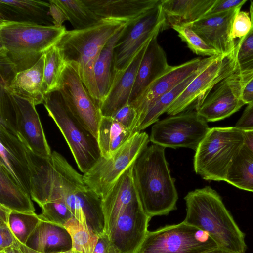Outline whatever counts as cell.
Instances as JSON below:
<instances>
[{"instance_id":"6da1fadb","label":"cell","mask_w":253,"mask_h":253,"mask_svg":"<svg viewBox=\"0 0 253 253\" xmlns=\"http://www.w3.org/2000/svg\"><path fill=\"white\" fill-rule=\"evenodd\" d=\"M165 147L147 146L133 164V177L143 208L152 218L176 209L178 194L165 154Z\"/></svg>"},{"instance_id":"7a4b0ae2","label":"cell","mask_w":253,"mask_h":253,"mask_svg":"<svg viewBox=\"0 0 253 253\" xmlns=\"http://www.w3.org/2000/svg\"><path fill=\"white\" fill-rule=\"evenodd\" d=\"M184 200V222L207 232L220 247L245 253V234L214 190L210 186L197 189L188 193Z\"/></svg>"},{"instance_id":"3957f363","label":"cell","mask_w":253,"mask_h":253,"mask_svg":"<svg viewBox=\"0 0 253 253\" xmlns=\"http://www.w3.org/2000/svg\"><path fill=\"white\" fill-rule=\"evenodd\" d=\"M65 27L0 20V60L16 73L34 66L56 45Z\"/></svg>"},{"instance_id":"277c9868","label":"cell","mask_w":253,"mask_h":253,"mask_svg":"<svg viewBox=\"0 0 253 253\" xmlns=\"http://www.w3.org/2000/svg\"><path fill=\"white\" fill-rule=\"evenodd\" d=\"M127 24L118 20H102L87 28L66 30L56 45L65 62L78 64L84 85L99 106L100 96L93 71L95 62L109 40Z\"/></svg>"},{"instance_id":"5b68a950","label":"cell","mask_w":253,"mask_h":253,"mask_svg":"<svg viewBox=\"0 0 253 253\" xmlns=\"http://www.w3.org/2000/svg\"><path fill=\"white\" fill-rule=\"evenodd\" d=\"M244 143V131L235 126L210 128L195 151V172L206 180L225 181Z\"/></svg>"},{"instance_id":"8992f818","label":"cell","mask_w":253,"mask_h":253,"mask_svg":"<svg viewBox=\"0 0 253 253\" xmlns=\"http://www.w3.org/2000/svg\"><path fill=\"white\" fill-rule=\"evenodd\" d=\"M43 104L63 135L79 169L86 172L101 156L97 139L74 115L58 90L45 93Z\"/></svg>"},{"instance_id":"52a82bcc","label":"cell","mask_w":253,"mask_h":253,"mask_svg":"<svg viewBox=\"0 0 253 253\" xmlns=\"http://www.w3.org/2000/svg\"><path fill=\"white\" fill-rule=\"evenodd\" d=\"M218 246L207 232L182 221L148 231L138 253H203Z\"/></svg>"},{"instance_id":"ba28073f","label":"cell","mask_w":253,"mask_h":253,"mask_svg":"<svg viewBox=\"0 0 253 253\" xmlns=\"http://www.w3.org/2000/svg\"><path fill=\"white\" fill-rule=\"evenodd\" d=\"M149 137L137 132L109 158L102 156L84 173L86 184L103 199L120 176L135 161L148 146Z\"/></svg>"},{"instance_id":"9c48e42d","label":"cell","mask_w":253,"mask_h":253,"mask_svg":"<svg viewBox=\"0 0 253 253\" xmlns=\"http://www.w3.org/2000/svg\"><path fill=\"white\" fill-rule=\"evenodd\" d=\"M210 128L196 110H186L155 123L149 140L165 148L185 147L196 151Z\"/></svg>"},{"instance_id":"30bf717a","label":"cell","mask_w":253,"mask_h":253,"mask_svg":"<svg viewBox=\"0 0 253 253\" xmlns=\"http://www.w3.org/2000/svg\"><path fill=\"white\" fill-rule=\"evenodd\" d=\"M237 69L235 49L229 55L216 56L202 69L166 112L173 115L194 103L197 107L216 84Z\"/></svg>"},{"instance_id":"8fae6325","label":"cell","mask_w":253,"mask_h":253,"mask_svg":"<svg viewBox=\"0 0 253 253\" xmlns=\"http://www.w3.org/2000/svg\"><path fill=\"white\" fill-rule=\"evenodd\" d=\"M57 90L74 115L97 139L102 116L99 105L90 95L81 78L77 63L66 62Z\"/></svg>"},{"instance_id":"7c38bea8","label":"cell","mask_w":253,"mask_h":253,"mask_svg":"<svg viewBox=\"0 0 253 253\" xmlns=\"http://www.w3.org/2000/svg\"><path fill=\"white\" fill-rule=\"evenodd\" d=\"M252 78L253 73L242 74L237 69L216 84L195 110L207 122L230 116L245 105L241 93Z\"/></svg>"},{"instance_id":"4fadbf2b","label":"cell","mask_w":253,"mask_h":253,"mask_svg":"<svg viewBox=\"0 0 253 253\" xmlns=\"http://www.w3.org/2000/svg\"><path fill=\"white\" fill-rule=\"evenodd\" d=\"M165 21L160 3L138 20L127 24L114 49L113 73L125 69L147 41L164 31Z\"/></svg>"},{"instance_id":"5bb4252c","label":"cell","mask_w":253,"mask_h":253,"mask_svg":"<svg viewBox=\"0 0 253 253\" xmlns=\"http://www.w3.org/2000/svg\"><path fill=\"white\" fill-rule=\"evenodd\" d=\"M139 197L118 215L108 236L119 253H138L151 219Z\"/></svg>"},{"instance_id":"9a60e30c","label":"cell","mask_w":253,"mask_h":253,"mask_svg":"<svg viewBox=\"0 0 253 253\" xmlns=\"http://www.w3.org/2000/svg\"><path fill=\"white\" fill-rule=\"evenodd\" d=\"M242 7L240 6L223 12L206 15L184 26L191 28L221 55H229L235 48L236 43L232 35V25L236 15Z\"/></svg>"},{"instance_id":"2e32d148","label":"cell","mask_w":253,"mask_h":253,"mask_svg":"<svg viewBox=\"0 0 253 253\" xmlns=\"http://www.w3.org/2000/svg\"><path fill=\"white\" fill-rule=\"evenodd\" d=\"M204 61V58H195L180 65H169L153 81L139 97L130 104L137 112V124L147 110L159 98L171 90L194 73Z\"/></svg>"},{"instance_id":"e0dca14e","label":"cell","mask_w":253,"mask_h":253,"mask_svg":"<svg viewBox=\"0 0 253 253\" xmlns=\"http://www.w3.org/2000/svg\"><path fill=\"white\" fill-rule=\"evenodd\" d=\"M10 93L17 114V136L33 153L42 157H50L52 152L34 102Z\"/></svg>"},{"instance_id":"ac0fdd59","label":"cell","mask_w":253,"mask_h":253,"mask_svg":"<svg viewBox=\"0 0 253 253\" xmlns=\"http://www.w3.org/2000/svg\"><path fill=\"white\" fill-rule=\"evenodd\" d=\"M152 38L141 47L125 69L113 73L110 89L100 104L102 116L111 117L121 107L129 103L139 65Z\"/></svg>"},{"instance_id":"d6986e66","label":"cell","mask_w":253,"mask_h":253,"mask_svg":"<svg viewBox=\"0 0 253 253\" xmlns=\"http://www.w3.org/2000/svg\"><path fill=\"white\" fill-rule=\"evenodd\" d=\"M0 165L16 183L31 196L30 170L24 143L18 137L0 128Z\"/></svg>"},{"instance_id":"ffe728a7","label":"cell","mask_w":253,"mask_h":253,"mask_svg":"<svg viewBox=\"0 0 253 253\" xmlns=\"http://www.w3.org/2000/svg\"><path fill=\"white\" fill-rule=\"evenodd\" d=\"M100 20L110 19L130 24L158 5L161 0H83Z\"/></svg>"},{"instance_id":"44dd1931","label":"cell","mask_w":253,"mask_h":253,"mask_svg":"<svg viewBox=\"0 0 253 253\" xmlns=\"http://www.w3.org/2000/svg\"><path fill=\"white\" fill-rule=\"evenodd\" d=\"M134 163L120 176L102 199L104 233L108 235L119 213L139 197L133 177Z\"/></svg>"},{"instance_id":"7402d4cb","label":"cell","mask_w":253,"mask_h":253,"mask_svg":"<svg viewBox=\"0 0 253 253\" xmlns=\"http://www.w3.org/2000/svg\"><path fill=\"white\" fill-rule=\"evenodd\" d=\"M0 20L54 26L49 0H0Z\"/></svg>"},{"instance_id":"603a6c76","label":"cell","mask_w":253,"mask_h":253,"mask_svg":"<svg viewBox=\"0 0 253 253\" xmlns=\"http://www.w3.org/2000/svg\"><path fill=\"white\" fill-rule=\"evenodd\" d=\"M158 34L150 40L139 65L131 93L129 104L169 66L166 53L157 40Z\"/></svg>"},{"instance_id":"cb8c5ba5","label":"cell","mask_w":253,"mask_h":253,"mask_svg":"<svg viewBox=\"0 0 253 253\" xmlns=\"http://www.w3.org/2000/svg\"><path fill=\"white\" fill-rule=\"evenodd\" d=\"M216 0H161L165 21L164 30L174 25H185L205 16Z\"/></svg>"},{"instance_id":"d4e9b609","label":"cell","mask_w":253,"mask_h":253,"mask_svg":"<svg viewBox=\"0 0 253 253\" xmlns=\"http://www.w3.org/2000/svg\"><path fill=\"white\" fill-rule=\"evenodd\" d=\"M26 245L42 253H58L72 250L70 235L63 227L41 220Z\"/></svg>"},{"instance_id":"484cf974","label":"cell","mask_w":253,"mask_h":253,"mask_svg":"<svg viewBox=\"0 0 253 253\" xmlns=\"http://www.w3.org/2000/svg\"><path fill=\"white\" fill-rule=\"evenodd\" d=\"M44 59V55L32 67L18 72L10 84L4 88L11 93L33 101L36 105L43 103Z\"/></svg>"},{"instance_id":"4316f807","label":"cell","mask_w":253,"mask_h":253,"mask_svg":"<svg viewBox=\"0 0 253 253\" xmlns=\"http://www.w3.org/2000/svg\"><path fill=\"white\" fill-rule=\"evenodd\" d=\"M133 134L112 117L102 116L97 136L101 156L111 157Z\"/></svg>"},{"instance_id":"83f0119b","label":"cell","mask_w":253,"mask_h":253,"mask_svg":"<svg viewBox=\"0 0 253 253\" xmlns=\"http://www.w3.org/2000/svg\"><path fill=\"white\" fill-rule=\"evenodd\" d=\"M0 205L12 211L35 212L31 196L14 181L5 168L0 165Z\"/></svg>"},{"instance_id":"f1b7e54d","label":"cell","mask_w":253,"mask_h":253,"mask_svg":"<svg viewBox=\"0 0 253 253\" xmlns=\"http://www.w3.org/2000/svg\"><path fill=\"white\" fill-rule=\"evenodd\" d=\"M127 25L121 28L109 40L101 50L95 62L93 71L100 103L106 97L110 89L113 73L114 49Z\"/></svg>"},{"instance_id":"f546056e","label":"cell","mask_w":253,"mask_h":253,"mask_svg":"<svg viewBox=\"0 0 253 253\" xmlns=\"http://www.w3.org/2000/svg\"><path fill=\"white\" fill-rule=\"evenodd\" d=\"M215 56L204 58L202 64L194 73L171 90L159 98L147 110L141 120L138 123L136 127V132H140L152 124L159 121V116L166 112L168 108L183 92L202 69Z\"/></svg>"},{"instance_id":"4dcf8cb0","label":"cell","mask_w":253,"mask_h":253,"mask_svg":"<svg viewBox=\"0 0 253 253\" xmlns=\"http://www.w3.org/2000/svg\"><path fill=\"white\" fill-rule=\"evenodd\" d=\"M225 181L253 192V152L245 143L232 163Z\"/></svg>"},{"instance_id":"1f68e13d","label":"cell","mask_w":253,"mask_h":253,"mask_svg":"<svg viewBox=\"0 0 253 253\" xmlns=\"http://www.w3.org/2000/svg\"><path fill=\"white\" fill-rule=\"evenodd\" d=\"M65 13L75 30L93 26L101 20L89 9L83 0H52Z\"/></svg>"},{"instance_id":"d6a6232c","label":"cell","mask_w":253,"mask_h":253,"mask_svg":"<svg viewBox=\"0 0 253 253\" xmlns=\"http://www.w3.org/2000/svg\"><path fill=\"white\" fill-rule=\"evenodd\" d=\"M63 227L70 235L72 250L81 253H93L98 236L88 226L84 225L74 217Z\"/></svg>"},{"instance_id":"836d02e7","label":"cell","mask_w":253,"mask_h":253,"mask_svg":"<svg viewBox=\"0 0 253 253\" xmlns=\"http://www.w3.org/2000/svg\"><path fill=\"white\" fill-rule=\"evenodd\" d=\"M44 55L43 88L45 94L58 89L66 62L56 45Z\"/></svg>"},{"instance_id":"e575fe53","label":"cell","mask_w":253,"mask_h":253,"mask_svg":"<svg viewBox=\"0 0 253 253\" xmlns=\"http://www.w3.org/2000/svg\"><path fill=\"white\" fill-rule=\"evenodd\" d=\"M41 220L35 212L12 211L9 216L8 226L15 239L26 245Z\"/></svg>"},{"instance_id":"d590c367","label":"cell","mask_w":253,"mask_h":253,"mask_svg":"<svg viewBox=\"0 0 253 253\" xmlns=\"http://www.w3.org/2000/svg\"><path fill=\"white\" fill-rule=\"evenodd\" d=\"M252 27L248 33L240 38L235 46V59L238 70L242 74L253 73V8L250 5Z\"/></svg>"},{"instance_id":"8d00e7d4","label":"cell","mask_w":253,"mask_h":253,"mask_svg":"<svg viewBox=\"0 0 253 253\" xmlns=\"http://www.w3.org/2000/svg\"><path fill=\"white\" fill-rule=\"evenodd\" d=\"M0 128L18 136L17 114L10 93L0 86Z\"/></svg>"},{"instance_id":"74e56055","label":"cell","mask_w":253,"mask_h":253,"mask_svg":"<svg viewBox=\"0 0 253 253\" xmlns=\"http://www.w3.org/2000/svg\"><path fill=\"white\" fill-rule=\"evenodd\" d=\"M40 207L42 212L38 215L42 221L63 226L70 219L74 217L62 199L49 201Z\"/></svg>"},{"instance_id":"f35d334b","label":"cell","mask_w":253,"mask_h":253,"mask_svg":"<svg viewBox=\"0 0 253 253\" xmlns=\"http://www.w3.org/2000/svg\"><path fill=\"white\" fill-rule=\"evenodd\" d=\"M171 28L177 32L182 41L186 43L188 48L195 54L208 57L221 55L209 45L191 28L184 25H174Z\"/></svg>"},{"instance_id":"ab89813d","label":"cell","mask_w":253,"mask_h":253,"mask_svg":"<svg viewBox=\"0 0 253 253\" xmlns=\"http://www.w3.org/2000/svg\"><path fill=\"white\" fill-rule=\"evenodd\" d=\"M133 133H135L138 115L134 107L128 103L117 111L112 116Z\"/></svg>"},{"instance_id":"60d3db41","label":"cell","mask_w":253,"mask_h":253,"mask_svg":"<svg viewBox=\"0 0 253 253\" xmlns=\"http://www.w3.org/2000/svg\"><path fill=\"white\" fill-rule=\"evenodd\" d=\"M252 27V21L249 12L240 11L236 15L232 25V35L234 39L246 36Z\"/></svg>"},{"instance_id":"b9f144b4","label":"cell","mask_w":253,"mask_h":253,"mask_svg":"<svg viewBox=\"0 0 253 253\" xmlns=\"http://www.w3.org/2000/svg\"><path fill=\"white\" fill-rule=\"evenodd\" d=\"M246 2V0H216L212 8L205 16L228 11L243 6Z\"/></svg>"},{"instance_id":"7bdbcfd3","label":"cell","mask_w":253,"mask_h":253,"mask_svg":"<svg viewBox=\"0 0 253 253\" xmlns=\"http://www.w3.org/2000/svg\"><path fill=\"white\" fill-rule=\"evenodd\" d=\"M235 127L243 131L253 130V104L248 105Z\"/></svg>"},{"instance_id":"ee69618b","label":"cell","mask_w":253,"mask_h":253,"mask_svg":"<svg viewBox=\"0 0 253 253\" xmlns=\"http://www.w3.org/2000/svg\"><path fill=\"white\" fill-rule=\"evenodd\" d=\"M93 253H119L110 240L109 236L104 233L98 236L97 242Z\"/></svg>"},{"instance_id":"f6af8a7d","label":"cell","mask_w":253,"mask_h":253,"mask_svg":"<svg viewBox=\"0 0 253 253\" xmlns=\"http://www.w3.org/2000/svg\"><path fill=\"white\" fill-rule=\"evenodd\" d=\"M15 241L8 224L0 223V251L13 245Z\"/></svg>"},{"instance_id":"bcb514c9","label":"cell","mask_w":253,"mask_h":253,"mask_svg":"<svg viewBox=\"0 0 253 253\" xmlns=\"http://www.w3.org/2000/svg\"><path fill=\"white\" fill-rule=\"evenodd\" d=\"M49 1L50 2V14L53 20L54 25L58 27L62 26L63 23L66 20H68L65 13L52 0Z\"/></svg>"},{"instance_id":"7dc6e473","label":"cell","mask_w":253,"mask_h":253,"mask_svg":"<svg viewBox=\"0 0 253 253\" xmlns=\"http://www.w3.org/2000/svg\"><path fill=\"white\" fill-rule=\"evenodd\" d=\"M241 99L245 104H253V78L244 86L241 93Z\"/></svg>"},{"instance_id":"c3c4849f","label":"cell","mask_w":253,"mask_h":253,"mask_svg":"<svg viewBox=\"0 0 253 253\" xmlns=\"http://www.w3.org/2000/svg\"><path fill=\"white\" fill-rule=\"evenodd\" d=\"M16 244L21 253H40V252L36 251L35 250H33V249L27 247L26 245L20 243L16 239ZM79 253V252L74 251L72 250H70L69 251L62 252V253Z\"/></svg>"},{"instance_id":"681fc988","label":"cell","mask_w":253,"mask_h":253,"mask_svg":"<svg viewBox=\"0 0 253 253\" xmlns=\"http://www.w3.org/2000/svg\"><path fill=\"white\" fill-rule=\"evenodd\" d=\"M12 211L9 209L0 205V223L8 224L9 216Z\"/></svg>"},{"instance_id":"f907efd6","label":"cell","mask_w":253,"mask_h":253,"mask_svg":"<svg viewBox=\"0 0 253 253\" xmlns=\"http://www.w3.org/2000/svg\"><path fill=\"white\" fill-rule=\"evenodd\" d=\"M245 144L253 152V130L244 131Z\"/></svg>"},{"instance_id":"816d5d0a","label":"cell","mask_w":253,"mask_h":253,"mask_svg":"<svg viewBox=\"0 0 253 253\" xmlns=\"http://www.w3.org/2000/svg\"><path fill=\"white\" fill-rule=\"evenodd\" d=\"M203 253H236L230 250L218 246Z\"/></svg>"},{"instance_id":"f5cc1de1","label":"cell","mask_w":253,"mask_h":253,"mask_svg":"<svg viewBox=\"0 0 253 253\" xmlns=\"http://www.w3.org/2000/svg\"><path fill=\"white\" fill-rule=\"evenodd\" d=\"M0 253H21L16 243V241L15 244L7 248L0 251Z\"/></svg>"},{"instance_id":"db71d44e","label":"cell","mask_w":253,"mask_h":253,"mask_svg":"<svg viewBox=\"0 0 253 253\" xmlns=\"http://www.w3.org/2000/svg\"><path fill=\"white\" fill-rule=\"evenodd\" d=\"M250 5H251L253 7V0L251 1V4H250Z\"/></svg>"},{"instance_id":"11a10c76","label":"cell","mask_w":253,"mask_h":253,"mask_svg":"<svg viewBox=\"0 0 253 253\" xmlns=\"http://www.w3.org/2000/svg\"></svg>"}]
</instances>
